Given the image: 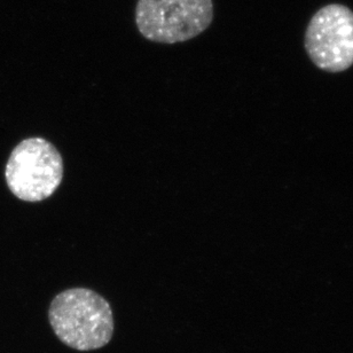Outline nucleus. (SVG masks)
<instances>
[{"label":"nucleus","instance_id":"obj_2","mask_svg":"<svg viewBox=\"0 0 353 353\" xmlns=\"http://www.w3.org/2000/svg\"><path fill=\"white\" fill-rule=\"evenodd\" d=\"M63 172V159L57 147L43 138H29L10 153L5 178L17 199L41 202L57 192Z\"/></svg>","mask_w":353,"mask_h":353},{"label":"nucleus","instance_id":"obj_4","mask_svg":"<svg viewBox=\"0 0 353 353\" xmlns=\"http://www.w3.org/2000/svg\"><path fill=\"white\" fill-rule=\"evenodd\" d=\"M311 61L325 72H342L353 65V12L341 3L320 8L305 32Z\"/></svg>","mask_w":353,"mask_h":353},{"label":"nucleus","instance_id":"obj_3","mask_svg":"<svg viewBox=\"0 0 353 353\" xmlns=\"http://www.w3.org/2000/svg\"><path fill=\"white\" fill-rule=\"evenodd\" d=\"M212 19V0H138L137 3V27L154 43L176 44L193 39Z\"/></svg>","mask_w":353,"mask_h":353},{"label":"nucleus","instance_id":"obj_1","mask_svg":"<svg viewBox=\"0 0 353 353\" xmlns=\"http://www.w3.org/2000/svg\"><path fill=\"white\" fill-rule=\"evenodd\" d=\"M52 330L62 343L77 351L105 347L114 334L107 299L88 288H70L55 296L48 310Z\"/></svg>","mask_w":353,"mask_h":353}]
</instances>
